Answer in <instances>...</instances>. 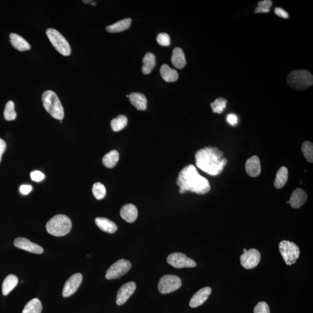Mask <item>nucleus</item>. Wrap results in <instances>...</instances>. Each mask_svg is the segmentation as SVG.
Listing matches in <instances>:
<instances>
[{
  "label": "nucleus",
  "mask_w": 313,
  "mask_h": 313,
  "mask_svg": "<svg viewBox=\"0 0 313 313\" xmlns=\"http://www.w3.org/2000/svg\"><path fill=\"white\" fill-rule=\"evenodd\" d=\"M176 185L179 187V193L191 191L203 195L211 190L208 179L201 176L194 165L190 164L183 168L179 173Z\"/></svg>",
  "instance_id": "f257e3e1"
},
{
  "label": "nucleus",
  "mask_w": 313,
  "mask_h": 313,
  "mask_svg": "<svg viewBox=\"0 0 313 313\" xmlns=\"http://www.w3.org/2000/svg\"><path fill=\"white\" fill-rule=\"evenodd\" d=\"M216 147H206L200 149L195 155L197 167L209 175L217 176L223 172L227 159Z\"/></svg>",
  "instance_id": "f03ea898"
},
{
  "label": "nucleus",
  "mask_w": 313,
  "mask_h": 313,
  "mask_svg": "<svg viewBox=\"0 0 313 313\" xmlns=\"http://www.w3.org/2000/svg\"><path fill=\"white\" fill-rule=\"evenodd\" d=\"M72 227V223L70 218L61 214L52 217L46 224L47 232L55 237H62L67 235Z\"/></svg>",
  "instance_id": "7ed1b4c3"
},
{
  "label": "nucleus",
  "mask_w": 313,
  "mask_h": 313,
  "mask_svg": "<svg viewBox=\"0 0 313 313\" xmlns=\"http://www.w3.org/2000/svg\"><path fill=\"white\" fill-rule=\"evenodd\" d=\"M44 108L55 119L63 120L64 118V109L57 94L54 91L48 90L44 92L42 96Z\"/></svg>",
  "instance_id": "20e7f679"
},
{
  "label": "nucleus",
  "mask_w": 313,
  "mask_h": 313,
  "mask_svg": "<svg viewBox=\"0 0 313 313\" xmlns=\"http://www.w3.org/2000/svg\"><path fill=\"white\" fill-rule=\"evenodd\" d=\"M287 82L295 90L302 91L312 86L313 77L311 73L305 70L292 71L287 77Z\"/></svg>",
  "instance_id": "39448f33"
},
{
  "label": "nucleus",
  "mask_w": 313,
  "mask_h": 313,
  "mask_svg": "<svg viewBox=\"0 0 313 313\" xmlns=\"http://www.w3.org/2000/svg\"><path fill=\"white\" fill-rule=\"evenodd\" d=\"M46 34L52 46L60 54L65 57L71 54L72 49L70 44L60 32L54 29H48L46 31Z\"/></svg>",
  "instance_id": "423d86ee"
},
{
  "label": "nucleus",
  "mask_w": 313,
  "mask_h": 313,
  "mask_svg": "<svg viewBox=\"0 0 313 313\" xmlns=\"http://www.w3.org/2000/svg\"><path fill=\"white\" fill-rule=\"evenodd\" d=\"M279 250L286 265L291 266L296 263L300 255L299 247L293 242L282 240L279 243Z\"/></svg>",
  "instance_id": "0eeeda50"
},
{
  "label": "nucleus",
  "mask_w": 313,
  "mask_h": 313,
  "mask_svg": "<svg viewBox=\"0 0 313 313\" xmlns=\"http://www.w3.org/2000/svg\"><path fill=\"white\" fill-rule=\"evenodd\" d=\"M182 280L178 276L167 274L159 280L158 287L162 294L172 293L181 287Z\"/></svg>",
  "instance_id": "6e6552de"
},
{
  "label": "nucleus",
  "mask_w": 313,
  "mask_h": 313,
  "mask_svg": "<svg viewBox=\"0 0 313 313\" xmlns=\"http://www.w3.org/2000/svg\"><path fill=\"white\" fill-rule=\"evenodd\" d=\"M131 263L126 259H120L112 265L106 273L108 280H114L120 278L125 275L131 269Z\"/></svg>",
  "instance_id": "1a4fd4ad"
},
{
  "label": "nucleus",
  "mask_w": 313,
  "mask_h": 313,
  "mask_svg": "<svg viewBox=\"0 0 313 313\" xmlns=\"http://www.w3.org/2000/svg\"><path fill=\"white\" fill-rule=\"evenodd\" d=\"M167 261L168 264L176 268L195 267L197 265L193 259L180 252L170 254L167 257Z\"/></svg>",
  "instance_id": "9d476101"
},
{
  "label": "nucleus",
  "mask_w": 313,
  "mask_h": 313,
  "mask_svg": "<svg viewBox=\"0 0 313 313\" xmlns=\"http://www.w3.org/2000/svg\"><path fill=\"white\" fill-rule=\"evenodd\" d=\"M261 258V253L258 250L250 249L241 255V266L246 269H251L259 265Z\"/></svg>",
  "instance_id": "9b49d317"
},
{
  "label": "nucleus",
  "mask_w": 313,
  "mask_h": 313,
  "mask_svg": "<svg viewBox=\"0 0 313 313\" xmlns=\"http://www.w3.org/2000/svg\"><path fill=\"white\" fill-rule=\"evenodd\" d=\"M82 279L81 273H76L71 276L65 282L63 292V297H67L75 294L81 285Z\"/></svg>",
  "instance_id": "f8f14e48"
},
{
  "label": "nucleus",
  "mask_w": 313,
  "mask_h": 313,
  "mask_svg": "<svg viewBox=\"0 0 313 313\" xmlns=\"http://www.w3.org/2000/svg\"><path fill=\"white\" fill-rule=\"evenodd\" d=\"M136 287V283L132 282H126L121 286L117 292V305L121 306L125 304L134 293Z\"/></svg>",
  "instance_id": "ddd939ff"
},
{
  "label": "nucleus",
  "mask_w": 313,
  "mask_h": 313,
  "mask_svg": "<svg viewBox=\"0 0 313 313\" xmlns=\"http://www.w3.org/2000/svg\"><path fill=\"white\" fill-rule=\"evenodd\" d=\"M14 246L17 249H21L29 252L41 254L44 252L42 247L38 245L32 243L28 238L18 237L14 241Z\"/></svg>",
  "instance_id": "4468645a"
},
{
  "label": "nucleus",
  "mask_w": 313,
  "mask_h": 313,
  "mask_svg": "<svg viewBox=\"0 0 313 313\" xmlns=\"http://www.w3.org/2000/svg\"><path fill=\"white\" fill-rule=\"evenodd\" d=\"M308 199V195L302 188H297L292 193L290 199L286 203H289L292 208H299L305 204Z\"/></svg>",
  "instance_id": "2eb2a0df"
},
{
  "label": "nucleus",
  "mask_w": 313,
  "mask_h": 313,
  "mask_svg": "<svg viewBox=\"0 0 313 313\" xmlns=\"http://www.w3.org/2000/svg\"><path fill=\"white\" fill-rule=\"evenodd\" d=\"M212 292V289L210 287H205L200 289L192 297L189 305L192 308H196L202 305L205 302Z\"/></svg>",
  "instance_id": "dca6fc26"
},
{
  "label": "nucleus",
  "mask_w": 313,
  "mask_h": 313,
  "mask_svg": "<svg viewBox=\"0 0 313 313\" xmlns=\"http://www.w3.org/2000/svg\"><path fill=\"white\" fill-rule=\"evenodd\" d=\"M246 171L248 175L252 178H255L261 174V161L258 156H253L247 159L246 163Z\"/></svg>",
  "instance_id": "f3484780"
},
{
  "label": "nucleus",
  "mask_w": 313,
  "mask_h": 313,
  "mask_svg": "<svg viewBox=\"0 0 313 313\" xmlns=\"http://www.w3.org/2000/svg\"><path fill=\"white\" fill-rule=\"evenodd\" d=\"M138 209L132 203L124 205L120 210V216L127 222L133 223L137 219Z\"/></svg>",
  "instance_id": "a211bd4d"
},
{
  "label": "nucleus",
  "mask_w": 313,
  "mask_h": 313,
  "mask_svg": "<svg viewBox=\"0 0 313 313\" xmlns=\"http://www.w3.org/2000/svg\"><path fill=\"white\" fill-rule=\"evenodd\" d=\"M10 37L12 46L18 51H26L31 48L30 44L20 35L16 33H11Z\"/></svg>",
  "instance_id": "6ab92c4d"
},
{
  "label": "nucleus",
  "mask_w": 313,
  "mask_h": 313,
  "mask_svg": "<svg viewBox=\"0 0 313 313\" xmlns=\"http://www.w3.org/2000/svg\"><path fill=\"white\" fill-rule=\"evenodd\" d=\"M129 98L131 104L138 110L144 111L147 109V100L143 94L134 93L129 94Z\"/></svg>",
  "instance_id": "aec40b11"
},
{
  "label": "nucleus",
  "mask_w": 313,
  "mask_h": 313,
  "mask_svg": "<svg viewBox=\"0 0 313 313\" xmlns=\"http://www.w3.org/2000/svg\"><path fill=\"white\" fill-rule=\"evenodd\" d=\"M95 224L102 231L110 233V234L116 232L117 230L116 224L113 222V221L107 219V218H96Z\"/></svg>",
  "instance_id": "412c9836"
},
{
  "label": "nucleus",
  "mask_w": 313,
  "mask_h": 313,
  "mask_svg": "<svg viewBox=\"0 0 313 313\" xmlns=\"http://www.w3.org/2000/svg\"><path fill=\"white\" fill-rule=\"evenodd\" d=\"M171 62L177 69H182L185 66L187 61L184 52L181 48H175L173 50Z\"/></svg>",
  "instance_id": "4be33fe9"
},
{
  "label": "nucleus",
  "mask_w": 313,
  "mask_h": 313,
  "mask_svg": "<svg viewBox=\"0 0 313 313\" xmlns=\"http://www.w3.org/2000/svg\"><path fill=\"white\" fill-rule=\"evenodd\" d=\"M160 74L162 78L168 82H175L179 78L178 73L177 71L172 69L166 64L162 65L160 69Z\"/></svg>",
  "instance_id": "5701e85b"
},
{
  "label": "nucleus",
  "mask_w": 313,
  "mask_h": 313,
  "mask_svg": "<svg viewBox=\"0 0 313 313\" xmlns=\"http://www.w3.org/2000/svg\"><path fill=\"white\" fill-rule=\"evenodd\" d=\"M17 283H18V278L14 274H10L6 277L2 285L3 295L7 296L16 287Z\"/></svg>",
  "instance_id": "b1692460"
},
{
  "label": "nucleus",
  "mask_w": 313,
  "mask_h": 313,
  "mask_svg": "<svg viewBox=\"0 0 313 313\" xmlns=\"http://www.w3.org/2000/svg\"><path fill=\"white\" fill-rule=\"evenodd\" d=\"M132 20L130 18H127L120 20V21L115 23L114 24L107 26L106 29L109 32L114 33V32H119L126 31L130 28L131 25Z\"/></svg>",
  "instance_id": "393cba45"
},
{
  "label": "nucleus",
  "mask_w": 313,
  "mask_h": 313,
  "mask_svg": "<svg viewBox=\"0 0 313 313\" xmlns=\"http://www.w3.org/2000/svg\"><path fill=\"white\" fill-rule=\"evenodd\" d=\"M288 179V171L285 167L280 168L276 174L275 181L274 182V187L276 188H282L284 187Z\"/></svg>",
  "instance_id": "a878e982"
},
{
  "label": "nucleus",
  "mask_w": 313,
  "mask_h": 313,
  "mask_svg": "<svg viewBox=\"0 0 313 313\" xmlns=\"http://www.w3.org/2000/svg\"><path fill=\"white\" fill-rule=\"evenodd\" d=\"M143 63L142 72L144 75H149L156 65L155 55L151 52L147 53L143 59Z\"/></svg>",
  "instance_id": "bb28decb"
},
{
  "label": "nucleus",
  "mask_w": 313,
  "mask_h": 313,
  "mask_svg": "<svg viewBox=\"0 0 313 313\" xmlns=\"http://www.w3.org/2000/svg\"><path fill=\"white\" fill-rule=\"evenodd\" d=\"M119 152L117 150H112L103 156V164L106 168H112L116 166L119 161Z\"/></svg>",
  "instance_id": "cd10ccee"
},
{
  "label": "nucleus",
  "mask_w": 313,
  "mask_h": 313,
  "mask_svg": "<svg viewBox=\"0 0 313 313\" xmlns=\"http://www.w3.org/2000/svg\"><path fill=\"white\" fill-rule=\"evenodd\" d=\"M42 309V304L40 300L37 298H34L26 304L22 313H41Z\"/></svg>",
  "instance_id": "c85d7f7f"
},
{
  "label": "nucleus",
  "mask_w": 313,
  "mask_h": 313,
  "mask_svg": "<svg viewBox=\"0 0 313 313\" xmlns=\"http://www.w3.org/2000/svg\"><path fill=\"white\" fill-rule=\"evenodd\" d=\"M128 124V119L125 115H119L111 120V129L114 132H119L123 129Z\"/></svg>",
  "instance_id": "c756f323"
},
{
  "label": "nucleus",
  "mask_w": 313,
  "mask_h": 313,
  "mask_svg": "<svg viewBox=\"0 0 313 313\" xmlns=\"http://www.w3.org/2000/svg\"><path fill=\"white\" fill-rule=\"evenodd\" d=\"M227 100L223 97H218L213 103H211L212 111L215 113L221 114L226 108Z\"/></svg>",
  "instance_id": "7c9ffc66"
},
{
  "label": "nucleus",
  "mask_w": 313,
  "mask_h": 313,
  "mask_svg": "<svg viewBox=\"0 0 313 313\" xmlns=\"http://www.w3.org/2000/svg\"><path fill=\"white\" fill-rule=\"evenodd\" d=\"M16 113L15 111V105L13 101H9L5 105L4 116L5 119L7 121H13L16 119Z\"/></svg>",
  "instance_id": "2f4dec72"
},
{
  "label": "nucleus",
  "mask_w": 313,
  "mask_h": 313,
  "mask_svg": "<svg viewBox=\"0 0 313 313\" xmlns=\"http://www.w3.org/2000/svg\"><path fill=\"white\" fill-rule=\"evenodd\" d=\"M302 151L306 161L311 163L313 162V145L309 141H306L302 144Z\"/></svg>",
  "instance_id": "473e14b6"
},
{
  "label": "nucleus",
  "mask_w": 313,
  "mask_h": 313,
  "mask_svg": "<svg viewBox=\"0 0 313 313\" xmlns=\"http://www.w3.org/2000/svg\"><path fill=\"white\" fill-rule=\"evenodd\" d=\"M93 193L94 197L97 200L104 199L106 194V189L104 185L101 183H95L93 186Z\"/></svg>",
  "instance_id": "72a5a7b5"
},
{
  "label": "nucleus",
  "mask_w": 313,
  "mask_h": 313,
  "mask_svg": "<svg viewBox=\"0 0 313 313\" xmlns=\"http://www.w3.org/2000/svg\"><path fill=\"white\" fill-rule=\"evenodd\" d=\"M272 5V1L270 0H264L258 2V7L256 8L255 13H268Z\"/></svg>",
  "instance_id": "f704fd0d"
},
{
  "label": "nucleus",
  "mask_w": 313,
  "mask_h": 313,
  "mask_svg": "<svg viewBox=\"0 0 313 313\" xmlns=\"http://www.w3.org/2000/svg\"><path fill=\"white\" fill-rule=\"evenodd\" d=\"M156 41L161 46H169L171 44L170 35L167 33H159L156 37Z\"/></svg>",
  "instance_id": "c9c22d12"
},
{
  "label": "nucleus",
  "mask_w": 313,
  "mask_h": 313,
  "mask_svg": "<svg viewBox=\"0 0 313 313\" xmlns=\"http://www.w3.org/2000/svg\"><path fill=\"white\" fill-rule=\"evenodd\" d=\"M254 313H270L269 307L267 303L261 302L257 304L255 309H254Z\"/></svg>",
  "instance_id": "e433bc0d"
},
{
  "label": "nucleus",
  "mask_w": 313,
  "mask_h": 313,
  "mask_svg": "<svg viewBox=\"0 0 313 313\" xmlns=\"http://www.w3.org/2000/svg\"><path fill=\"white\" fill-rule=\"evenodd\" d=\"M31 177L32 181L39 182L45 178L44 174L39 171H34L31 173Z\"/></svg>",
  "instance_id": "4c0bfd02"
},
{
  "label": "nucleus",
  "mask_w": 313,
  "mask_h": 313,
  "mask_svg": "<svg viewBox=\"0 0 313 313\" xmlns=\"http://www.w3.org/2000/svg\"><path fill=\"white\" fill-rule=\"evenodd\" d=\"M274 12H275V14L277 16L282 17V18L287 19L289 17L288 14L284 10H283L282 8L279 7L276 8Z\"/></svg>",
  "instance_id": "58836bf2"
},
{
  "label": "nucleus",
  "mask_w": 313,
  "mask_h": 313,
  "mask_svg": "<svg viewBox=\"0 0 313 313\" xmlns=\"http://www.w3.org/2000/svg\"><path fill=\"white\" fill-rule=\"evenodd\" d=\"M238 117L235 114H230L227 117V121L230 125H235L238 123Z\"/></svg>",
  "instance_id": "ea45409f"
},
{
  "label": "nucleus",
  "mask_w": 313,
  "mask_h": 313,
  "mask_svg": "<svg viewBox=\"0 0 313 313\" xmlns=\"http://www.w3.org/2000/svg\"><path fill=\"white\" fill-rule=\"evenodd\" d=\"M32 190V187L31 185H23L20 188V191L23 195H27Z\"/></svg>",
  "instance_id": "a19ab883"
},
{
  "label": "nucleus",
  "mask_w": 313,
  "mask_h": 313,
  "mask_svg": "<svg viewBox=\"0 0 313 313\" xmlns=\"http://www.w3.org/2000/svg\"><path fill=\"white\" fill-rule=\"evenodd\" d=\"M6 147H7V144L5 141L0 138V162L1 161L2 156L4 154Z\"/></svg>",
  "instance_id": "79ce46f5"
},
{
  "label": "nucleus",
  "mask_w": 313,
  "mask_h": 313,
  "mask_svg": "<svg viewBox=\"0 0 313 313\" xmlns=\"http://www.w3.org/2000/svg\"><path fill=\"white\" fill-rule=\"evenodd\" d=\"M82 2L85 3V4H89V3H90V4H93V3L94 1H82Z\"/></svg>",
  "instance_id": "37998d69"
},
{
  "label": "nucleus",
  "mask_w": 313,
  "mask_h": 313,
  "mask_svg": "<svg viewBox=\"0 0 313 313\" xmlns=\"http://www.w3.org/2000/svg\"><path fill=\"white\" fill-rule=\"evenodd\" d=\"M247 249H244V252H247Z\"/></svg>",
  "instance_id": "c03bdc74"
},
{
  "label": "nucleus",
  "mask_w": 313,
  "mask_h": 313,
  "mask_svg": "<svg viewBox=\"0 0 313 313\" xmlns=\"http://www.w3.org/2000/svg\"><path fill=\"white\" fill-rule=\"evenodd\" d=\"M127 97H129V95H126V96Z\"/></svg>",
  "instance_id": "a18cd8bd"
}]
</instances>
